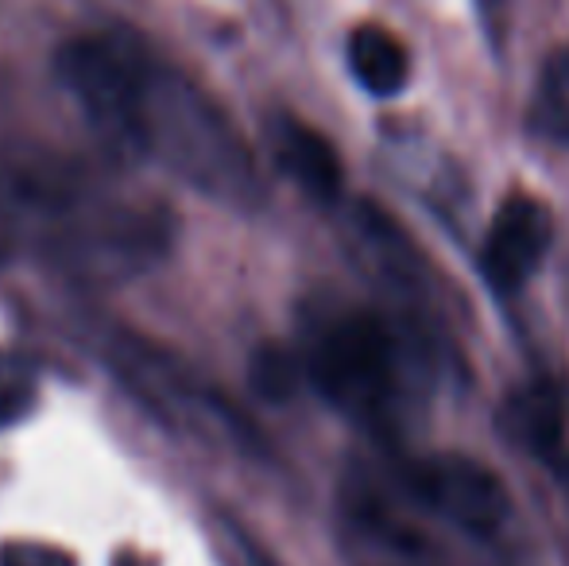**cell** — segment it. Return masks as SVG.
<instances>
[{"label":"cell","mask_w":569,"mask_h":566,"mask_svg":"<svg viewBox=\"0 0 569 566\" xmlns=\"http://www.w3.org/2000/svg\"><path fill=\"white\" fill-rule=\"evenodd\" d=\"M555 241V218L535 195H508L488 226L485 249H480V272L500 295L519 291L542 265Z\"/></svg>","instance_id":"5"},{"label":"cell","mask_w":569,"mask_h":566,"mask_svg":"<svg viewBox=\"0 0 569 566\" xmlns=\"http://www.w3.org/2000/svg\"><path fill=\"white\" fill-rule=\"evenodd\" d=\"M62 86L98 137L117 151H132L136 98H140L143 51L124 39H70L54 59Z\"/></svg>","instance_id":"3"},{"label":"cell","mask_w":569,"mask_h":566,"mask_svg":"<svg viewBox=\"0 0 569 566\" xmlns=\"http://www.w3.org/2000/svg\"><path fill=\"white\" fill-rule=\"evenodd\" d=\"M531 129L539 137L569 143V43L542 62L539 90L531 101Z\"/></svg>","instance_id":"9"},{"label":"cell","mask_w":569,"mask_h":566,"mask_svg":"<svg viewBox=\"0 0 569 566\" xmlns=\"http://www.w3.org/2000/svg\"><path fill=\"white\" fill-rule=\"evenodd\" d=\"M503 427L527 450L535 454L558 450V443H562V400L547 385L516 393L508 400V411H503Z\"/></svg>","instance_id":"8"},{"label":"cell","mask_w":569,"mask_h":566,"mask_svg":"<svg viewBox=\"0 0 569 566\" xmlns=\"http://www.w3.org/2000/svg\"><path fill=\"white\" fill-rule=\"evenodd\" d=\"M271 151H276V163L283 167L315 202H338L341 182H345L341 159L322 132L295 121V117H279V121L271 125Z\"/></svg>","instance_id":"6"},{"label":"cell","mask_w":569,"mask_h":566,"mask_svg":"<svg viewBox=\"0 0 569 566\" xmlns=\"http://www.w3.org/2000/svg\"><path fill=\"white\" fill-rule=\"evenodd\" d=\"M132 151L163 159L171 171L210 198L248 206L260 195L256 163L229 117L202 90L171 67L143 54L140 98H136Z\"/></svg>","instance_id":"1"},{"label":"cell","mask_w":569,"mask_h":566,"mask_svg":"<svg viewBox=\"0 0 569 566\" xmlns=\"http://www.w3.org/2000/svg\"><path fill=\"white\" fill-rule=\"evenodd\" d=\"M403 485L427 513L472 536H488L508 520V493L500 477L461 454H435L403 469Z\"/></svg>","instance_id":"4"},{"label":"cell","mask_w":569,"mask_h":566,"mask_svg":"<svg viewBox=\"0 0 569 566\" xmlns=\"http://www.w3.org/2000/svg\"><path fill=\"white\" fill-rule=\"evenodd\" d=\"M302 369L315 388L365 427H388L403 393V349L376 310L326 302L307 310Z\"/></svg>","instance_id":"2"},{"label":"cell","mask_w":569,"mask_h":566,"mask_svg":"<svg viewBox=\"0 0 569 566\" xmlns=\"http://www.w3.org/2000/svg\"><path fill=\"white\" fill-rule=\"evenodd\" d=\"M295 377H299V365H295V357L279 354V349H260V354H256L252 380H256V388H260L263 396H271V400H283V396H291Z\"/></svg>","instance_id":"11"},{"label":"cell","mask_w":569,"mask_h":566,"mask_svg":"<svg viewBox=\"0 0 569 566\" xmlns=\"http://www.w3.org/2000/svg\"><path fill=\"white\" fill-rule=\"evenodd\" d=\"M349 70L372 98H396L411 78V54L391 31L365 23L349 36Z\"/></svg>","instance_id":"7"},{"label":"cell","mask_w":569,"mask_h":566,"mask_svg":"<svg viewBox=\"0 0 569 566\" xmlns=\"http://www.w3.org/2000/svg\"><path fill=\"white\" fill-rule=\"evenodd\" d=\"M39 393L36 365L16 349H0V427L20 424Z\"/></svg>","instance_id":"10"}]
</instances>
